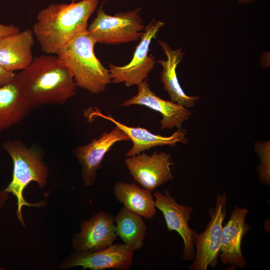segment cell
I'll list each match as a JSON object with an SVG mask.
<instances>
[{
	"label": "cell",
	"instance_id": "obj_1",
	"mask_svg": "<svg viewBox=\"0 0 270 270\" xmlns=\"http://www.w3.org/2000/svg\"><path fill=\"white\" fill-rule=\"evenodd\" d=\"M98 0L70 4H51L40 10L32 26L34 36L46 54H56L80 33L87 30L88 20Z\"/></svg>",
	"mask_w": 270,
	"mask_h": 270
},
{
	"label": "cell",
	"instance_id": "obj_2",
	"mask_svg": "<svg viewBox=\"0 0 270 270\" xmlns=\"http://www.w3.org/2000/svg\"><path fill=\"white\" fill-rule=\"evenodd\" d=\"M16 76L32 108L62 104L76 94V86L72 74L57 56L46 54L34 57Z\"/></svg>",
	"mask_w": 270,
	"mask_h": 270
},
{
	"label": "cell",
	"instance_id": "obj_3",
	"mask_svg": "<svg viewBox=\"0 0 270 270\" xmlns=\"http://www.w3.org/2000/svg\"><path fill=\"white\" fill-rule=\"evenodd\" d=\"M3 148L11 157L13 162L12 178L4 190L12 194L16 198V217L25 226L22 208L24 206L41 208L45 201L36 203L28 202L24 196V191L32 182H36L40 188L47 184L48 169L43 160L40 152L34 147L25 144L19 140H8L3 144Z\"/></svg>",
	"mask_w": 270,
	"mask_h": 270
},
{
	"label": "cell",
	"instance_id": "obj_4",
	"mask_svg": "<svg viewBox=\"0 0 270 270\" xmlns=\"http://www.w3.org/2000/svg\"><path fill=\"white\" fill-rule=\"evenodd\" d=\"M96 44L86 30L57 54L60 62L72 74L76 86L94 94L104 92L112 82L109 70L95 54Z\"/></svg>",
	"mask_w": 270,
	"mask_h": 270
},
{
	"label": "cell",
	"instance_id": "obj_5",
	"mask_svg": "<svg viewBox=\"0 0 270 270\" xmlns=\"http://www.w3.org/2000/svg\"><path fill=\"white\" fill-rule=\"evenodd\" d=\"M140 7L110 15L100 6L88 26L87 32L96 43L117 44L137 41L144 34Z\"/></svg>",
	"mask_w": 270,
	"mask_h": 270
},
{
	"label": "cell",
	"instance_id": "obj_6",
	"mask_svg": "<svg viewBox=\"0 0 270 270\" xmlns=\"http://www.w3.org/2000/svg\"><path fill=\"white\" fill-rule=\"evenodd\" d=\"M226 201L225 192L217 196L214 208H210L208 210L210 220L205 230L194 236L193 242L196 250L190 270H207L208 266L214 268L218 264L223 222L226 212Z\"/></svg>",
	"mask_w": 270,
	"mask_h": 270
},
{
	"label": "cell",
	"instance_id": "obj_7",
	"mask_svg": "<svg viewBox=\"0 0 270 270\" xmlns=\"http://www.w3.org/2000/svg\"><path fill=\"white\" fill-rule=\"evenodd\" d=\"M164 26L163 22L153 19L146 26L144 34L136 48L132 60L122 66L109 64L112 82L123 83L129 87L137 86L147 79L156 62L153 55L148 54L150 46L152 40Z\"/></svg>",
	"mask_w": 270,
	"mask_h": 270
},
{
	"label": "cell",
	"instance_id": "obj_8",
	"mask_svg": "<svg viewBox=\"0 0 270 270\" xmlns=\"http://www.w3.org/2000/svg\"><path fill=\"white\" fill-rule=\"evenodd\" d=\"M124 162L134 180L150 192L173 180L170 166L174 163L170 154L156 152L148 155L142 152L127 157Z\"/></svg>",
	"mask_w": 270,
	"mask_h": 270
},
{
	"label": "cell",
	"instance_id": "obj_9",
	"mask_svg": "<svg viewBox=\"0 0 270 270\" xmlns=\"http://www.w3.org/2000/svg\"><path fill=\"white\" fill-rule=\"evenodd\" d=\"M153 195L155 206L162 213L168 230L176 231L182 239V258L188 261L194 260L195 249L193 240L196 232L188 226L193 208L178 203L168 190L164 192L156 190Z\"/></svg>",
	"mask_w": 270,
	"mask_h": 270
},
{
	"label": "cell",
	"instance_id": "obj_10",
	"mask_svg": "<svg viewBox=\"0 0 270 270\" xmlns=\"http://www.w3.org/2000/svg\"><path fill=\"white\" fill-rule=\"evenodd\" d=\"M130 140L126 134L118 126L109 132H104L98 138L88 144L77 147L74 155L78 160L82 168L83 184L90 186L95 184L97 170L102 168L103 160L112 146L117 142Z\"/></svg>",
	"mask_w": 270,
	"mask_h": 270
},
{
	"label": "cell",
	"instance_id": "obj_11",
	"mask_svg": "<svg viewBox=\"0 0 270 270\" xmlns=\"http://www.w3.org/2000/svg\"><path fill=\"white\" fill-rule=\"evenodd\" d=\"M134 252L124 244H112L94 252H74L63 261L60 268L81 266L91 270H126L132 265Z\"/></svg>",
	"mask_w": 270,
	"mask_h": 270
},
{
	"label": "cell",
	"instance_id": "obj_12",
	"mask_svg": "<svg viewBox=\"0 0 270 270\" xmlns=\"http://www.w3.org/2000/svg\"><path fill=\"white\" fill-rule=\"evenodd\" d=\"M80 232L72 239L74 252H94L112 245L117 238L114 217L100 211L80 224Z\"/></svg>",
	"mask_w": 270,
	"mask_h": 270
},
{
	"label": "cell",
	"instance_id": "obj_13",
	"mask_svg": "<svg viewBox=\"0 0 270 270\" xmlns=\"http://www.w3.org/2000/svg\"><path fill=\"white\" fill-rule=\"evenodd\" d=\"M138 92L134 96L124 101L121 106L128 107L132 105L146 106L160 114V120L162 130H172L174 128H182V124L190 118V110L183 106L166 100L157 96L150 88L146 80L137 85Z\"/></svg>",
	"mask_w": 270,
	"mask_h": 270
},
{
	"label": "cell",
	"instance_id": "obj_14",
	"mask_svg": "<svg viewBox=\"0 0 270 270\" xmlns=\"http://www.w3.org/2000/svg\"><path fill=\"white\" fill-rule=\"evenodd\" d=\"M248 210L236 206L228 222L222 226L219 257L224 264L231 268H242L246 261L242 251V242L244 236L250 229L245 219Z\"/></svg>",
	"mask_w": 270,
	"mask_h": 270
},
{
	"label": "cell",
	"instance_id": "obj_15",
	"mask_svg": "<svg viewBox=\"0 0 270 270\" xmlns=\"http://www.w3.org/2000/svg\"><path fill=\"white\" fill-rule=\"evenodd\" d=\"M91 118L98 116L110 121L122 130L132 142V148L126 154L127 157L138 154L151 148L162 146H174L178 142L186 144V130L181 128L168 136L153 134L148 130L140 126H130L116 120L110 116L102 114L98 109L92 110Z\"/></svg>",
	"mask_w": 270,
	"mask_h": 270
},
{
	"label": "cell",
	"instance_id": "obj_16",
	"mask_svg": "<svg viewBox=\"0 0 270 270\" xmlns=\"http://www.w3.org/2000/svg\"><path fill=\"white\" fill-rule=\"evenodd\" d=\"M32 30L27 29L5 36L0 40V66L14 72L26 68L34 57Z\"/></svg>",
	"mask_w": 270,
	"mask_h": 270
},
{
	"label": "cell",
	"instance_id": "obj_17",
	"mask_svg": "<svg viewBox=\"0 0 270 270\" xmlns=\"http://www.w3.org/2000/svg\"><path fill=\"white\" fill-rule=\"evenodd\" d=\"M158 43L166 57L165 60H157L162 68L160 80L164 90L168 92L171 101L187 108L194 106L200 96L187 95L182 89L176 74V68L183 59L184 53L180 48L172 49L162 40H158Z\"/></svg>",
	"mask_w": 270,
	"mask_h": 270
},
{
	"label": "cell",
	"instance_id": "obj_18",
	"mask_svg": "<svg viewBox=\"0 0 270 270\" xmlns=\"http://www.w3.org/2000/svg\"><path fill=\"white\" fill-rule=\"evenodd\" d=\"M32 109L16 74L12 81L0 86V132L18 124Z\"/></svg>",
	"mask_w": 270,
	"mask_h": 270
},
{
	"label": "cell",
	"instance_id": "obj_19",
	"mask_svg": "<svg viewBox=\"0 0 270 270\" xmlns=\"http://www.w3.org/2000/svg\"><path fill=\"white\" fill-rule=\"evenodd\" d=\"M113 192L116 199L128 210L146 219L156 214L154 195L134 183L118 181L114 186Z\"/></svg>",
	"mask_w": 270,
	"mask_h": 270
},
{
	"label": "cell",
	"instance_id": "obj_20",
	"mask_svg": "<svg viewBox=\"0 0 270 270\" xmlns=\"http://www.w3.org/2000/svg\"><path fill=\"white\" fill-rule=\"evenodd\" d=\"M117 236L133 252L144 246L147 228L142 217L121 208L114 217Z\"/></svg>",
	"mask_w": 270,
	"mask_h": 270
},
{
	"label": "cell",
	"instance_id": "obj_21",
	"mask_svg": "<svg viewBox=\"0 0 270 270\" xmlns=\"http://www.w3.org/2000/svg\"><path fill=\"white\" fill-rule=\"evenodd\" d=\"M270 141L257 142L255 149L260 160L258 166V177L262 182L269 186L270 184Z\"/></svg>",
	"mask_w": 270,
	"mask_h": 270
},
{
	"label": "cell",
	"instance_id": "obj_22",
	"mask_svg": "<svg viewBox=\"0 0 270 270\" xmlns=\"http://www.w3.org/2000/svg\"><path fill=\"white\" fill-rule=\"evenodd\" d=\"M20 31L19 28L16 26L0 24V39Z\"/></svg>",
	"mask_w": 270,
	"mask_h": 270
},
{
	"label": "cell",
	"instance_id": "obj_23",
	"mask_svg": "<svg viewBox=\"0 0 270 270\" xmlns=\"http://www.w3.org/2000/svg\"><path fill=\"white\" fill-rule=\"evenodd\" d=\"M16 75L14 72L8 70L0 66V86L12 81Z\"/></svg>",
	"mask_w": 270,
	"mask_h": 270
},
{
	"label": "cell",
	"instance_id": "obj_24",
	"mask_svg": "<svg viewBox=\"0 0 270 270\" xmlns=\"http://www.w3.org/2000/svg\"><path fill=\"white\" fill-rule=\"evenodd\" d=\"M9 194L4 190H0V210L4 206L8 199Z\"/></svg>",
	"mask_w": 270,
	"mask_h": 270
},
{
	"label": "cell",
	"instance_id": "obj_25",
	"mask_svg": "<svg viewBox=\"0 0 270 270\" xmlns=\"http://www.w3.org/2000/svg\"><path fill=\"white\" fill-rule=\"evenodd\" d=\"M240 2L247 4L252 2L254 0H238Z\"/></svg>",
	"mask_w": 270,
	"mask_h": 270
},
{
	"label": "cell",
	"instance_id": "obj_26",
	"mask_svg": "<svg viewBox=\"0 0 270 270\" xmlns=\"http://www.w3.org/2000/svg\"><path fill=\"white\" fill-rule=\"evenodd\" d=\"M80 0H72V2H78Z\"/></svg>",
	"mask_w": 270,
	"mask_h": 270
},
{
	"label": "cell",
	"instance_id": "obj_27",
	"mask_svg": "<svg viewBox=\"0 0 270 270\" xmlns=\"http://www.w3.org/2000/svg\"><path fill=\"white\" fill-rule=\"evenodd\" d=\"M4 270V268L0 266V270Z\"/></svg>",
	"mask_w": 270,
	"mask_h": 270
},
{
	"label": "cell",
	"instance_id": "obj_28",
	"mask_svg": "<svg viewBox=\"0 0 270 270\" xmlns=\"http://www.w3.org/2000/svg\"></svg>",
	"mask_w": 270,
	"mask_h": 270
}]
</instances>
